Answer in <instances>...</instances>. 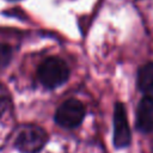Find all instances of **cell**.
<instances>
[{"label":"cell","instance_id":"2","mask_svg":"<svg viewBox=\"0 0 153 153\" xmlns=\"http://www.w3.org/2000/svg\"><path fill=\"white\" fill-rule=\"evenodd\" d=\"M45 130L35 124H24L18 128L14 146L23 153H38L47 143Z\"/></svg>","mask_w":153,"mask_h":153},{"label":"cell","instance_id":"3","mask_svg":"<svg viewBox=\"0 0 153 153\" xmlns=\"http://www.w3.org/2000/svg\"><path fill=\"white\" fill-rule=\"evenodd\" d=\"M86 110L84 104L74 98L65 100L55 111V122L66 129H72L78 127L84 117H85Z\"/></svg>","mask_w":153,"mask_h":153},{"label":"cell","instance_id":"4","mask_svg":"<svg viewBox=\"0 0 153 153\" xmlns=\"http://www.w3.org/2000/svg\"><path fill=\"white\" fill-rule=\"evenodd\" d=\"M112 142L116 148H126L131 142V131L127 117L126 106L122 102H116L114 106V116H112Z\"/></svg>","mask_w":153,"mask_h":153},{"label":"cell","instance_id":"1","mask_svg":"<svg viewBox=\"0 0 153 153\" xmlns=\"http://www.w3.org/2000/svg\"><path fill=\"white\" fill-rule=\"evenodd\" d=\"M37 78L45 88H56L68 80L69 67L62 59L50 56L39 65L37 69Z\"/></svg>","mask_w":153,"mask_h":153},{"label":"cell","instance_id":"5","mask_svg":"<svg viewBox=\"0 0 153 153\" xmlns=\"http://www.w3.org/2000/svg\"><path fill=\"white\" fill-rule=\"evenodd\" d=\"M135 127L143 134L153 131V96H143L137 103Z\"/></svg>","mask_w":153,"mask_h":153},{"label":"cell","instance_id":"8","mask_svg":"<svg viewBox=\"0 0 153 153\" xmlns=\"http://www.w3.org/2000/svg\"><path fill=\"white\" fill-rule=\"evenodd\" d=\"M10 108V100L6 97H0V117H2V115L8 110Z\"/></svg>","mask_w":153,"mask_h":153},{"label":"cell","instance_id":"7","mask_svg":"<svg viewBox=\"0 0 153 153\" xmlns=\"http://www.w3.org/2000/svg\"><path fill=\"white\" fill-rule=\"evenodd\" d=\"M12 47L6 43H0V68H5L12 60Z\"/></svg>","mask_w":153,"mask_h":153},{"label":"cell","instance_id":"6","mask_svg":"<svg viewBox=\"0 0 153 153\" xmlns=\"http://www.w3.org/2000/svg\"><path fill=\"white\" fill-rule=\"evenodd\" d=\"M136 87L143 96H153V61H148L139 67Z\"/></svg>","mask_w":153,"mask_h":153},{"label":"cell","instance_id":"9","mask_svg":"<svg viewBox=\"0 0 153 153\" xmlns=\"http://www.w3.org/2000/svg\"><path fill=\"white\" fill-rule=\"evenodd\" d=\"M151 153H153V148H152V152H151Z\"/></svg>","mask_w":153,"mask_h":153}]
</instances>
